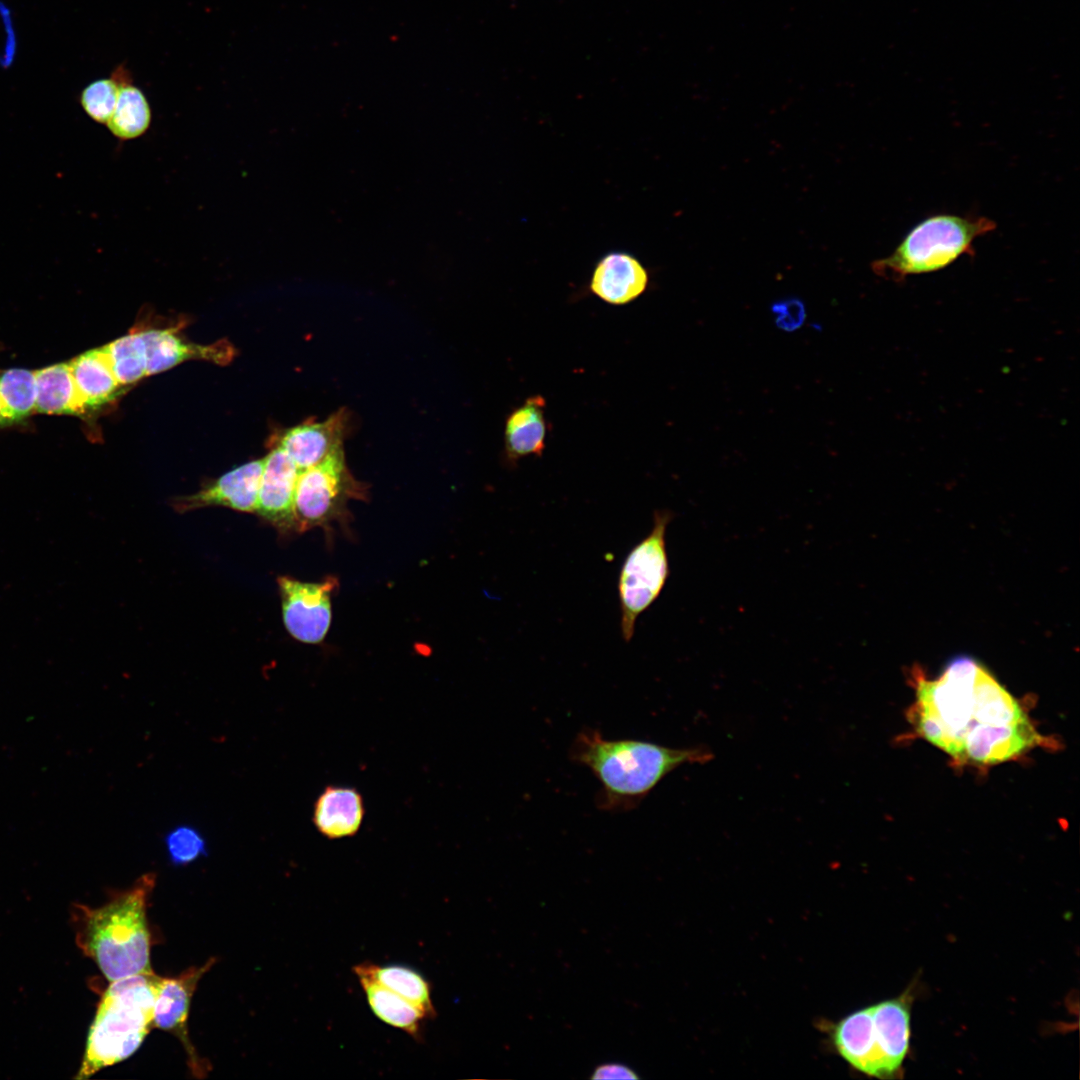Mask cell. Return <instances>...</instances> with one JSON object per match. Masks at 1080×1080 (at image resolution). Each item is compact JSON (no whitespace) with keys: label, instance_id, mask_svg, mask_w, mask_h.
I'll list each match as a JSON object with an SVG mask.
<instances>
[{"label":"cell","instance_id":"6da1fadb","mask_svg":"<svg viewBox=\"0 0 1080 1080\" xmlns=\"http://www.w3.org/2000/svg\"><path fill=\"white\" fill-rule=\"evenodd\" d=\"M915 674L912 726L959 764L995 765L1047 744L1023 705L976 659L955 657L934 679Z\"/></svg>","mask_w":1080,"mask_h":1080},{"label":"cell","instance_id":"7a4b0ae2","mask_svg":"<svg viewBox=\"0 0 1080 1080\" xmlns=\"http://www.w3.org/2000/svg\"><path fill=\"white\" fill-rule=\"evenodd\" d=\"M570 758L587 767L601 784L597 797L602 810L636 808L670 772L684 764H705L713 753L704 746L671 748L634 739H605L596 729L578 733Z\"/></svg>","mask_w":1080,"mask_h":1080},{"label":"cell","instance_id":"3957f363","mask_svg":"<svg viewBox=\"0 0 1080 1080\" xmlns=\"http://www.w3.org/2000/svg\"><path fill=\"white\" fill-rule=\"evenodd\" d=\"M155 882L154 873L143 874L108 903L84 911L80 946L110 982L153 972L146 910Z\"/></svg>","mask_w":1080,"mask_h":1080},{"label":"cell","instance_id":"277c9868","mask_svg":"<svg viewBox=\"0 0 1080 1080\" xmlns=\"http://www.w3.org/2000/svg\"><path fill=\"white\" fill-rule=\"evenodd\" d=\"M162 978L150 972L110 982L89 1028L76 1078H88L136 1052L154 1028V1006Z\"/></svg>","mask_w":1080,"mask_h":1080},{"label":"cell","instance_id":"5b68a950","mask_svg":"<svg viewBox=\"0 0 1080 1080\" xmlns=\"http://www.w3.org/2000/svg\"><path fill=\"white\" fill-rule=\"evenodd\" d=\"M996 223L984 216L934 214L917 223L887 257L871 267L880 277L899 281L942 270L963 255L974 254V241Z\"/></svg>","mask_w":1080,"mask_h":1080},{"label":"cell","instance_id":"8992f818","mask_svg":"<svg viewBox=\"0 0 1080 1080\" xmlns=\"http://www.w3.org/2000/svg\"><path fill=\"white\" fill-rule=\"evenodd\" d=\"M672 518L668 510L655 511L650 533L630 550L621 566L617 588L625 642L632 640L637 618L658 598L669 576L666 531Z\"/></svg>","mask_w":1080,"mask_h":1080},{"label":"cell","instance_id":"52a82bcc","mask_svg":"<svg viewBox=\"0 0 1080 1080\" xmlns=\"http://www.w3.org/2000/svg\"><path fill=\"white\" fill-rule=\"evenodd\" d=\"M350 475L343 447L320 463L300 471L294 498V529L325 526L344 513L348 499L362 496Z\"/></svg>","mask_w":1080,"mask_h":1080},{"label":"cell","instance_id":"ba28073f","mask_svg":"<svg viewBox=\"0 0 1080 1080\" xmlns=\"http://www.w3.org/2000/svg\"><path fill=\"white\" fill-rule=\"evenodd\" d=\"M283 621L287 631L297 640L316 644L323 641L331 623V593L336 579L308 583L279 577Z\"/></svg>","mask_w":1080,"mask_h":1080},{"label":"cell","instance_id":"9c48e42d","mask_svg":"<svg viewBox=\"0 0 1080 1080\" xmlns=\"http://www.w3.org/2000/svg\"><path fill=\"white\" fill-rule=\"evenodd\" d=\"M216 962L209 959L204 965L190 967L175 977H163L154 1006V1028L172 1033L185 1048L188 1065L197 1078L207 1075L209 1064L196 1052L188 1035V1016L198 982Z\"/></svg>","mask_w":1080,"mask_h":1080},{"label":"cell","instance_id":"30bf717a","mask_svg":"<svg viewBox=\"0 0 1080 1080\" xmlns=\"http://www.w3.org/2000/svg\"><path fill=\"white\" fill-rule=\"evenodd\" d=\"M300 470L281 447L265 458L255 512L280 530L294 528V498Z\"/></svg>","mask_w":1080,"mask_h":1080},{"label":"cell","instance_id":"8fae6325","mask_svg":"<svg viewBox=\"0 0 1080 1080\" xmlns=\"http://www.w3.org/2000/svg\"><path fill=\"white\" fill-rule=\"evenodd\" d=\"M264 458L239 466L198 492L175 500L178 512L207 506H224L241 512H255Z\"/></svg>","mask_w":1080,"mask_h":1080},{"label":"cell","instance_id":"7c38bea8","mask_svg":"<svg viewBox=\"0 0 1080 1080\" xmlns=\"http://www.w3.org/2000/svg\"><path fill=\"white\" fill-rule=\"evenodd\" d=\"M648 283V270L636 256L612 251L596 263L589 288L606 303L624 305L642 295Z\"/></svg>","mask_w":1080,"mask_h":1080},{"label":"cell","instance_id":"4fadbf2b","mask_svg":"<svg viewBox=\"0 0 1080 1080\" xmlns=\"http://www.w3.org/2000/svg\"><path fill=\"white\" fill-rule=\"evenodd\" d=\"M140 334L146 350L147 375L165 371L192 359L225 364L233 355V349L229 343L219 342L211 345L188 343L169 329H148L141 331Z\"/></svg>","mask_w":1080,"mask_h":1080},{"label":"cell","instance_id":"5bb4252c","mask_svg":"<svg viewBox=\"0 0 1080 1080\" xmlns=\"http://www.w3.org/2000/svg\"><path fill=\"white\" fill-rule=\"evenodd\" d=\"M834 1043L840 1055L857 1070L875 1077H887L871 1006L842 1019L835 1027Z\"/></svg>","mask_w":1080,"mask_h":1080},{"label":"cell","instance_id":"9a60e30c","mask_svg":"<svg viewBox=\"0 0 1080 1080\" xmlns=\"http://www.w3.org/2000/svg\"><path fill=\"white\" fill-rule=\"evenodd\" d=\"M344 426L345 416L340 413L323 422L301 424L283 434L279 447L302 471L342 448Z\"/></svg>","mask_w":1080,"mask_h":1080},{"label":"cell","instance_id":"2e32d148","mask_svg":"<svg viewBox=\"0 0 1080 1080\" xmlns=\"http://www.w3.org/2000/svg\"><path fill=\"white\" fill-rule=\"evenodd\" d=\"M364 815L363 797L355 788L329 785L314 803L312 822L321 835L334 840L357 834Z\"/></svg>","mask_w":1080,"mask_h":1080},{"label":"cell","instance_id":"e0dca14e","mask_svg":"<svg viewBox=\"0 0 1080 1080\" xmlns=\"http://www.w3.org/2000/svg\"><path fill=\"white\" fill-rule=\"evenodd\" d=\"M909 1002V999L902 995L871 1006L875 1033L887 1077L899 1071L909 1049Z\"/></svg>","mask_w":1080,"mask_h":1080},{"label":"cell","instance_id":"ac0fdd59","mask_svg":"<svg viewBox=\"0 0 1080 1080\" xmlns=\"http://www.w3.org/2000/svg\"><path fill=\"white\" fill-rule=\"evenodd\" d=\"M546 432L545 399L541 395H533L514 409L506 420L505 451L509 461L514 464L525 456H541Z\"/></svg>","mask_w":1080,"mask_h":1080},{"label":"cell","instance_id":"d6986e66","mask_svg":"<svg viewBox=\"0 0 1080 1080\" xmlns=\"http://www.w3.org/2000/svg\"><path fill=\"white\" fill-rule=\"evenodd\" d=\"M69 365L86 412L102 407L119 395L121 385L102 347L80 354Z\"/></svg>","mask_w":1080,"mask_h":1080},{"label":"cell","instance_id":"ffe728a7","mask_svg":"<svg viewBox=\"0 0 1080 1080\" xmlns=\"http://www.w3.org/2000/svg\"><path fill=\"white\" fill-rule=\"evenodd\" d=\"M120 89L106 126L121 143L145 135L152 123V109L144 92L133 84L130 72L119 65Z\"/></svg>","mask_w":1080,"mask_h":1080},{"label":"cell","instance_id":"44dd1931","mask_svg":"<svg viewBox=\"0 0 1080 1080\" xmlns=\"http://www.w3.org/2000/svg\"><path fill=\"white\" fill-rule=\"evenodd\" d=\"M35 376L36 412L77 416L86 413L69 362L36 370Z\"/></svg>","mask_w":1080,"mask_h":1080},{"label":"cell","instance_id":"7402d4cb","mask_svg":"<svg viewBox=\"0 0 1080 1080\" xmlns=\"http://www.w3.org/2000/svg\"><path fill=\"white\" fill-rule=\"evenodd\" d=\"M357 977L369 978L419 1007L427 1017L435 1016L428 981L417 970L404 965L379 966L363 963L353 968Z\"/></svg>","mask_w":1080,"mask_h":1080},{"label":"cell","instance_id":"603a6c76","mask_svg":"<svg viewBox=\"0 0 1080 1080\" xmlns=\"http://www.w3.org/2000/svg\"><path fill=\"white\" fill-rule=\"evenodd\" d=\"M358 978L377 1018L414 1037L419 1035L421 1022L427 1017L419 1007L369 978Z\"/></svg>","mask_w":1080,"mask_h":1080},{"label":"cell","instance_id":"cb8c5ba5","mask_svg":"<svg viewBox=\"0 0 1080 1080\" xmlns=\"http://www.w3.org/2000/svg\"><path fill=\"white\" fill-rule=\"evenodd\" d=\"M36 411L35 371L13 368L0 375V413L4 425L23 421Z\"/></svg>","mask_w":1080,"mask_h":1080},{"label":"cell","instance_id":"d4e9b609","mask_svg":"<svg viewBox=\"0 0 1080 1080\" xmlns=\"http://www.w3.org/2000/svg\"><path fill=\"white\" fill-rule=\"evenodd\" d=\"M102 349L121 386L148 376L146 350L140 332L120 337L102 346Z\"/></svg>","mask_w":1080,"mask_h":1080},{"label":"cell","instance_id":"484cf974","mask_svg":"<svg viewBox=\"0 0 1080 1080\" xmlns=\"http://www.w3.org/2000/svg\"><path fill=\"white\" fill-rule=\"evenodd\" d=\"M120 89L118 66L108 78L88 84L80 94V104L85 113L96 123L105 124L115 108Z\"/></svg>","mask_w":1080,"mask_h":1080},{"label":"cell","instance_id":"4316f807","mask_svg":"<svg viewBox=\"0 0 1080 1080\" xmlns=\"http://www.w3.org/2000/svg\"><path fill=\"white\" fill-rule=\"evenodd\" d=\"M170 862L175 866L188 865L207 855V844L202 834L190 825H179L170 830L165 838Z\"/></svg>","mask_w":1080,"mask_h":1080},{"label":"cell","instance_id":"83f0119b","mask_svg":"<svg viewBox=\"0 0 1080 1080\" xmlns=\"http://www.w3.org/2000/svg\"><path fill=\"white\" fill-rule=\"evenodd\" d=\"M771 310L775 315L776 326L787 332L800 328L806 318L804 303L795 297L774 302Z\"/></svg>","mask_w":1080,"mask_h":1080},{"label":"cell","instance_id":"f1b7e54d","mask_svg":"<svg viewBox=\"0 0 1080 1080\" xmlns=\"http://www.w3.org/2000/svg\"><path fill=\"white\" fill-rule=\"evenodd\" d=\"M638 1078L639 1076L633 1069L622 1063H604L598 1065L591 1075V1079L594 1080H636Z\"/></svg>","mask_w":1080,"mask_h":1080},{"label":"cell","instance_id":"f546056e","mask_svg":"<svg viewBox=\"0 0 1080 1080\" xmlns=\"http://www.w3.org/2000/svg\"><path fill=\"white\" fill-rule=\"evenodd\" d=\"M2 425H4V422H3V419H2L1 413H0V426H2Z\"/></svg>","mask_w":1080,"mask_h":1080}]
</instances>
